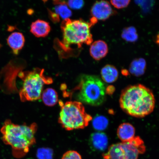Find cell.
I'll list each match as a JSON object with an SVG mask.
<instances>
[{"mask_svg": "<svg viewBox=\"0 0 159 159\" xmlns=\"http://www.w3.org/2000/svg\"><path fill=\"white\" fill-rule=\"evenodd\" d=\"M101 74L103 80L108 83L116 81L119 75L118 71L116 67L111 65L105 66L101 69Z\"/></svg>", "mask_w": 159, "mask_h": 159, "instance_id": "obj_13", "label": "cell"}, {"mask_svg": "<svg viewBox=\"0 0 159 159\" xmlns=\"http://www.w3.org/2000/svg\"><path fill=\"white\" fill-rule=\"evenodd\" d=\"M61 107L58 122L67 130L83 129L88 126L92 117L85 112L80 102L67 101L64 103L59 101Z\"/></svg>", "mask_w": 159, "mask_h": 159, "instance_id": "obj_6", "label": "cell"}, {"mask_svg": "<svg viewBox=\"0 0 159 159\" xmlns=\"http://www.w3.org/2000/svg\"><path fill=\"white\" fill-rule=\"evenodd\" d=\"M91 142L95 148L99 150H104L108 145V138L104 133L97 132L91 135Z\"/></svg>", "mask_w": 159, "mask_h": 159, "instance_id": "obj_14", "label": "cell"}, {"mask_svg": "<svg viewBox=\"0 0 159 159\" xmlns=\"http://www.w3.org/2000/svg\"><path fill=\"white\" fill-rule=\"evenodd\" d=\"M111 4L118 9L126 7L130 3V0H110Z\"/></svg>", "mask_w": 159, "mask_h": 159, "instance_id": "obj_21", "label": "cell"}, {"mask_svg": "<svg viewBox=\"0 0 159 159\" xmlns=\"http://www.w3.org/2000/svg\"><path fill=\"white\" fill-rule=\"evenodd\" d=\"M90 13L92 17L97 21H105L115 15V12L108 1L101 0L96 1L93 4Z\"/></svg>", "mask_w": 159, "mask_h": 159, "instance_id": "obj_8", "label": "cell"}, {"mask_svg": "<svg viewBox=\"0 0 159 159\" xmlns=\"http://www.w3.org/2000/svg\"><path fill=\"white\" fill-rule=\"evenodd\" d=\"M108 123V120L106 117L102 115H97L93 120V125L96 130L102 131L107 128Z\"/></svg>", "mask_w": 159, "mask_h": 159, "instance_id": "obj_19", "label": "cell"}, {"mask_svg": "<svg viewBox=\"0 0 159 159\" xmlns=\"http://www.w3.org/2000/svg\"><path fill=\"white\" fill-rule=\"evenodd\" d=\"M145 151L143 141L140 137L136 136L128 142L111 145L103 157L104 159H138L139 154L144 153Z\"/></svg>", "mask_w": 159, "mask_h": 159, "instance_id": "obj_7", "label": "cell"}, {"mask_svg": "<svg viewBox=\"0 0 159 159\" xmlns=\"http://www.w3.org/2000/svg\"><path fill=\"white\" fill-rule=\"evenodd\" d=\"M79 102L94 106L102 104L106 99L104 83L95 75H83L79 84L71 91Z\"/></svg>", "mask_w": 159, "mask_h": 159, "instance_id": "obj_3", "label": "cell"}, {"mask_svg": "<svg viewBox=\"0 0 159 159\" xmlns=\"http://www.w3.org/2000/svg\"><path fill=\"white\" fill-rule=\"evenodd\" d=\"M155 98L151 89L141 84L130 85L121 92L119 104L122 110L130 116L143 118L152 113Z\"/></svg>", "mask_w": 159, "mask_h": 159, "instance_id": "obj_1", "label": "cell"}, {"mask_svg": "<svg viewBox=\"0 0 159 159\" xmlns=\"http://www.w3.org/2000/svg\"><path fill=\"white\" fill-rule=\"evenodd\" d=\"M89 51L93 59L97 61L100 60L108 54V46L104 41L99 40L91 43Z\"/></svg>", "mask_w": 159, "mask_h": 159, "instance_id": "obj_9", "label": "cell"}, {"mask_svg": "<svg viewBox=\"0 0 159 159\" xmlns=\"http://www.w3.org/2000/svg\"><path fill=\"white\" fill-rule=\"evenodd\" d=\"M37 129L35 123L30 125H16L8 119L1 129L2 139L5 144L11 146L13 156L20 158L35 143V134Z\"/></svg>", "mask_w": 159, "mask_h": 159, "instance_id": "obj_2", "label": "cell"}, {"mask_svg": "<svg viewBox=\"0 0 159 159\" xmlns=\"http://www.w3.org/2000/svg\"><path fill=\"white\" fill-rule=\"evenodd\" d=\"M93 24L82 19L73 20L70 19L63 20L61 28L62 33V45L68 49L71 46H77L80 48L84 44L91 45L93 41L90 28Z\"/></svg>", "mask_w": 159, "mask_h": 159, "instance_id": "obj_4", "label": "cell"}, {"mask_svg": "<svg viewBox=\"0 0 159 159\" xmlns=\"http://www.w3.org/2000/svg\"><path fill=\"white\" fill-rule=\"evenodd\" d=\"M7 42L13 54L17 55L24 46L25 39L22 33L15 32L8 37Z\"/></svg>", "mask_w": 159, "mask_h": 159, "instance_id": "obj_10", "label": "cell"}, {"mask_svg": "<svg viewBox=\"0 0 159 159\" xmlns=\"http://www.w3.org/2000/svg\"><path fill=\"white\" fill-rule=\"evenodd\" d=\"M70 9L79 10L82 9L84 7V0H67L66 2Z\"/></svg>", "mask_w": 159, "mask_h": 159, "instance_id": "obj_20", "label": "cell"}, {"mask_svg": "<svg viewBox=\"0 0 159 159\" xmlns=\"http://www.w3.org/2000/svg\"><path fill=\"white\" fill-rule=\"evenodd\" d=\"M146 66V61L142 58L135 59L130 63L129 71L136 76H140L144 74Z\"/></svg>", "mask_w": 159, "mask_h": 159, "instance_id": "obj_16", "label": "cell"}, {"mask_svg": "<svg viewBox=\"0 0 159 159\" xmlns=\"http://www.w3.org/2000/svg\"><path fill=\"white\" fill-rule=\"evenodd\" d=\"M61 159H82L78 152L74 150L67 151L63 155Z\"/></svg>", "mask_w": 159, "mask_h": 159, "instance_id": "obj_22", "label": "cell"}, {"mask_svg": "<svg viewBox=\"0 0 159 159\" xmlns=\"http://www.w3.org/2000/svg\"><path fill=\"white\" fill-rule=\"evenodd\" d=\"M19 76L23 81L19 95L23 102L40 99L44 85L53 82L51 77L45 75L44 69L39 68L31 71H21Z\"/></svg>", "mask_w": 159, "mask_h": 159, "instance_id": "obj_5", "label": "cell"}, {"mask_svg": "<svg viewBox=\"0 0 159 159\" xmlns=\"http://www.w3.org/2000/svg\"><path fill=\"white\" fill-rule=\"evenodd\" d=\"M51 28L49 23L38 19L32 23L30 31L37 38L45 37L49 34Z\"/></svg>", "mask_w": 159, "mask_h": 159, "instance_id": "obj_11", "label": "cell"}, {"mask_svg": "<svg viewBox=\"0 0 159 159\" xmlns=\"http://www.w3.org/2000/svg\"><path fill=\"white\" fill-rule=\"evenodd\" d=\"M41 98L44 104L47 106H54L58 102V95L54 89L48 88L42 94Z\"/></svg>", "mask_w": 159, "mask_h": 159, "instance_id": "obj_17", "label": "cell"}, {"mask_svg": "<svg viewBox=\"0 0 159 159\" xmlns=\"http://www.w3.org/2000/svg\"><path fill=\"white\" fill-rule=\"evenodd\" d=\"M155 42L159 46V34L158 35H157V36L155 39Z\"/></svg>", "mask_w": 159, "mask_h": 159, "instance_id": "obj_23", "label": "cell"}, {"mask_svg": "<svg viewBox=\"0 0 159 159\" xmlns=\"http://www.w3.org/2000/svg\"><path fill=\"white\" fill-rule=\"evenodd\" d=\"M121 36L125 41L130 43L135 42L138 39L137 30L134 26L125 28L123 30Z\"/></svg>", "mask_w": 159, "mask_h": 159, "instance_id": "obj_18", "label": "cell"}, {"mask_svg": "<svg viewBox=\"0 0 159 159\" xmlns=\"http://www.w3.org/2000/svg\"><path fill=\"white\" fill-rule=\"evenodd\" d=\"M117 136L122 142H128L134 138L135 129L132 124L124 123L119 125L117 130Z\"/></svg>", "mask_w": 159, "mask_h": 159, "instance_id": "obj_12", "label": "cell"}, {"mask_svg": "<svg viewBox=\"0 0 159 159\" xmlns=\"http://www.w3.org/2000/svg\"><path fill=\"white\" fill-rule=\"evenodd\" d=\"M54 12H53L59 19L64 20L70 19L72 15V12L64 1H55Z\"/></svg>", "mask_w": 159, "mask_h": 159, "instance_id": "obj_15", "label": "cell"}, {"mask_svg": "<svg viewBox=\"0 0 159 159\" xmlns=\"http://www.w3.org/2000/svg\"><path fill=\"white\" fill-rule=\"evenodd\" d=\"M55 1H59L60 0H54Z\"/></svg>", "mask_w": 159, "mask_h": 159, "instance_id": "obj_24", "label": "cell"}]
</instances>
